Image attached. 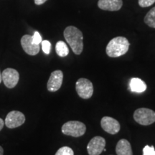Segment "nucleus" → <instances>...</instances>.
Listing matches in <instances>:
<instances>
[{"instance_id": "412c9836", "label": "nucleus", "mask_w": 155, "mask_h": 155, "mask_svg": "<svg viewBox=\"0 0 155 155\" xmlns=\"http://www.w3.org/2000/svg\"><path fill=\"white\" fill-rule=\"evenodd\" d=\"M32 42H33V43L36 44V45H40L42 41V37H41V35H40V34L38 32V31L35 32L34 35L32 36Z\"/></svg>"}, {"instance_id": "ddd939ff", "label": "nucleus", "mask_w": 155, "mask_h": 155, "mask_svg": "<svg viewBox=\"0 0 155 155\" xmlns=\"http://www.w3.org/2000/svg\"><path fill=\"white\" fill-rule=\"evenodd\" d=\"M116 152L117 155H133L131 144L125 139L118 141L116 147Z\"/></svg>"}, {"instance_id": "9b49d317", "label": "nucleus", "mask_w": 155, "mask_h": 155, "mask_svg": "<svg viewBox=\"0 0 155 155\" xmlns=\"http://www.w3.org/2000/svg\"><path fill=\"white\" fill-rule=\"evenodd\" d=\"M21 45L27 54L30 55H36L40 52V45H36L32 42V36L25 35L21 38Z\"/></svg>"}, {"instance_id": "5701e85b", "label": "nucleus", "mask_w": 155, "mask_h": 155, "mask_svg": "<svg viewBox=\"0 0 155 155\" xmlns=\"http://www.w3.org/2000/svg\"><path fill=\"white\" fill-rule=\"evenodd\" d=\"M4 125H5V121H4L3 120L0 118V131L3 129Z\"/></svg>"}, {"instance_id": "b1692460", "label": "nucleus", "mask_w": 155, "mask_h": 155, "mask_svg": "<svg viewBox=\"0 0 155 155\" xmlns=\"http://www.w3.org/2000/svg\"><path fill=\"white\" fill-rule=\"evenodd\" d=\"M4 154V150L3 148L0 146V155H3Z\"/></svg>"}, {"instance_id": "aec40b11", "label": "nucleus", "mask_w": 155, "mask_h": 155, "mask_svg": "<svg viewBox=\"0 0 155 155\" xmlns=\"http://www.w3.org/2000/svg\"><path fill=\"white\" fill-rule=\"evenodd\" d=\"M143 155H155V150L153 146H145L143 149Z\"/></svg>"}, {"instance_id": "6e6552de", "label": "nucleus", "mask_w": 155, "mask_h": 155, "mask_svg": "<svg viewBox=\"0 0 155 155\" xmlns=\"http://www.w3.org/2000/svg\"><path fill=\"white\" fill-rule=\"evenodd\" d=\"M2 79L7 88H13L18 83L19 74L15 69L7 68L2 73Z\"/></svg>"}, {"instance_id": "423d86ee", "label": "nucleus", "mask_w": 155, "mask_h": 155, "mask_svg": "<svg viewBox=\"0 0 155 155\" xmlns=\"http://www.w3.org/2000/svg\"><path fill=\"white\" fill-rule=\"evenodd\" d=\"M25 121V116L22 112L12 111L6 116L5 124L9 129H15L22 125Z\"/></svg>"}, {"instance_id": "39448f33", "label": "nucleus", "mask_w": 155, "mask_h": 155, "mask_svg": "<svg viewBox=\"0 0 155 155\" xmlns=\"http://www.w3.org/2000/svg\"><path fill=\"white\" fill-rule=\"evenodd\" d=\"M75 90L77 94L83 99L91 98L94 94V86L91 81L86 78H80L75 84Z\"/></svg>"}, {"instance_id": "20e7f679", "label": "nucleus", "mask_w": 155, "mask_h": 155, "mask_svg": "<svg viewBox=\"0 0 155 155\" xmlns=\"http://www.w3.org/2000/svg\"><path fill=\"white\" fill-rule=\"evenodd\" d=\"M134 119L136 122L143 126L152 124L155 122V112L147 108H140L134 113Z\"/></svg>"}, {"instance_id": "2eb2a0df", "label": "nucleus", "mask_w": 155, "mask_h": 155, "mask_svg": "<svg viewBox=\"0 0 155 155\" xmlns=\"http://www.w3.org/2000/svg\"><path fill=\"white\" fill-rule=\"evenodd\" d=\"M55 51L58 56L61 58L66 57L69 53V49L65 42L58 41L55 45Z\"/></svg>"}, {"instance_id": "393cba45", "label": "nucleus", "mask_w": 155, "mask_h": 155, "mask_svg": "<svg viewBox=\"0 0 155 155\" xmlns=\"http://www.w3.org/2000/svg\"><path fill=\"white\" fill-rule=\"evenodd\" d=\"M2 81V73L0 72V83H1Z\"/></svg>"}, {"instance_id": "f3484780", "label": "nucleus", "mask_w": 155, "mask_h": 155, "mask_svg": "<svg viewBox=\"0 0 155 155\" xmlns=\"http://www.w3.org/2000/svg\"><path fill=\"white\" fill-rule=\"evenodd\" d=\"M55 155H74V152L71 147H63L57 151Z\"/></svg>"}, {"instance_id": "9d476101", "label": "nucleus", "mask_w": 155, "mask_h": 155, "mask_svg": "<svg viewBox=\"0 0 155 155\" xmlns=\"http://www.w3.org/2000/svg\"><path fill=\"white\" fill-rule=\"evenodd\" d=\"M102 129L110 134H116L120 131L119 122L110 116H104L101 121Z\"/></svg>"}, {"instance_id": "1a4fd4ad", "label": "nucleus", "mask_w": 155, "mask_h": 155, "mask_svg": "<svg viewBox=\"0 0 155 155\" xmlns=\"http://www.w3.org/2000/svg\"><path fill=\"white\" fill-rule=\"evenodd\" d=\"M63 81V73L60 70L53 71L50 74L47 83V88L50 92H55L61 88Z\"/></svg>"}, {"instance_id": "4468645a", "label": "nucleus", "mask_w": 155, "mask_h": 155, "mask_svg": "<svg viewBox=\"0 0 155 155\" xmlns=\"http://www.w3.org/2000/svg\"><path fill=\"white\" fill-rule=\"evenodd\" d=\"M129 87H130L131 91L138 93V94L144 92L147 90L146 83L139 78H131L130 83H129Z\"/></svg>"}, {"instance_id": "4be33fe9", "label": "nucleus", "mask_w": 155, "mask_h": 155, "mask_svg": "<svg viewBox=\"0 0 155 155\" xmlns=\"http://www.w3.org/2000/svg\"><path fill=\"white\" fill-rule=\"evenodd\" d=\"M48 0H34L35 4L36 5H41L45 2H46Z\"/></svg>"}, {"instance_id": "7ed1b4c3", "label": "nucleus", "mask_w": 155, "mask_h": 155, "mask_svg": "<svg viewBox=\"0 0 155 155\" xmlns=\"http://www.w3.org/2000/svg\"><path fill=\"white\" fill-rule=\"evenodd\" d=\"M61 130L65 135L73 137H79L86 133V127L84 124L81 121H70L64 124Z\"/></svg>"}, {"instance_id": "f8f14e48", "label": "nucleus", "mask_w": 155, "mask_h": 155, "mask_svg": "<svg viewBox=\"0 0 155 155\" xmlns=\"http://www.w3.org/2000/svg\"><path fill=\"white\" fill-rule=\"evenodd\" d=\"M122 6V0H98V8L105 11H119Z\"/></svg>"}, {"instance_id": "0eeeda50", "label": "nucleus", "mask_w": 155, "mask_h": 155, "mask_svg": "<svg viewBox=\"0 0 155 155\" xmlns=\"http://www.w3.org/2000/svg\"><path fill=\"white\" fill-rule=\"evenodd\" d=\"M106 140L102 137L97 136L91 139L87 145V151L89 155H99L105 149Z\"/></svg>"}, {"instance_id": "a211bd4d", "label": "nucleus", "mask_w": 155, "mask_h": 155, "mask_svg": "<svg viewBox=\"0 0 155 155\" xmlns=\"http://www.w3.org/2000/svg\"><path fill=\"white\" fill-rule=\"evenodd\" d=\"M42 49L45 53L48 55L50 53V49H51V44L48 40H43L42 41Z\"/></svg>"}, {"instance_id": "6ab92c4d", "label": "nucleus", "mask_w": 155, "mask_h": 155, "mask_svg": "<svg viewBox=\"0 0 155 155\" xmlns=\"http://www.w3.org/2000/svg\"><path fill=\"white\" fill-rule=\"evenodd\" d=\"M155 0H138V4L141 7H148L154 5Z\"/></svg>"}, {"instance_id": "f03ea898", "label": "nucleus", "mask_w": 155, "mask_h": 155, "mask_svg": "<svg viewBox=\"0 0 155 155\" xmlns=\"http://www.w3.org/2000/svg\"><path fill=\"white\" fill-rule=\"evenodd\" d=\"M129 40L124 37H116L111 40L106 48V54L110 58H118L124 55L129 48Z\"/></svg>"}, {"instance_id": "dca6fc26", "label": "nucleus", "mask_w": 155, "mask_h": 155, "mask_svg": "<svg viewBox=\"0 0 155 155\" xmlns=\"http://www.w3.org/2000/svg\"><path fill=\"white\" fill-rule=\"evenodd\" d=\"M145 24L152 28H155V7L151 9L144 17Z\"/></svg>"}, {"instance_id": "f257e3e1", "label": "nucleus", "mask_w": 155, "mask_h": 155, "mask_svg": "<svg viewBox=\"0 0 155 155\" xmlns=\"http://www.w3.org/2000/svg\"><path fill=\"white\" fill-rule=\"evenodd\" d=\"M64 38L75 55H80L83 50L82 32L74 26H68L64 30Z\"/></svg>"}]
</instances>
